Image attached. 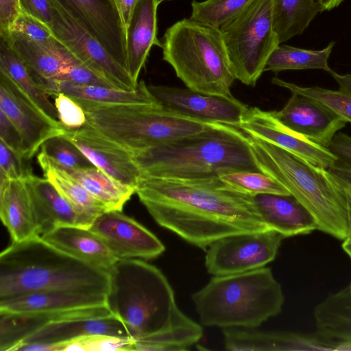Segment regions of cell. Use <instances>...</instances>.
I'll list each match as a JSON object with an SVG mask.
<instances>
[{
	"mask_svg": "<svg viewBox=\"0 0 351 351\" xmlns=\"http://www.w3.org/2000/svg\"><path fill=\"white\" fill-rule=\"evenodd\" d=\"M335 351H351V341H338Z\"/></svg>",
	"mask_w": 351,
	"mask_h": 351,
	"instance_id": "cell-53",
	"label": "cell"
},
{
	"mask_svg": "<svg viewBox=\"0 0 351 351\" xmlns=\"http://www.w3.org/2000/svg\"><path fill=\"white\" fill-rule=\"evenodd\" d=\"M328 148L339 161L351 167V136L338 132Z\"/></svg>",
	"mask_w": 351,
	"mask_h": 351,
	"instance_id": "cell-48",
	"label": "cell"
},
{
	"mask_svg": "<svg viewBox=\"0 0 351 351\" xmlns=\"http://www.w3.org/2000/svg\"><path fill=\"white\" fill-rule=\"evenodd\" d=\"M324 10H330L339 6L343 0H318Z\"/></svg>",
	"mask_w": 351,
	"mask_h": 351,
	"instance_id": "cell-52",
	"label": "cell"
},
{
	"mask_svg": "<svg viewBox=\"0 0 351 351\" xmlns=\"http://www.w3.org/2000/svg\"><path fill=\"white\" fill-rule=\"evenodd\" d=\"M158 103L165 109L191 119L239 128L248 106L234 97L202 93L189 88L149 85Z\"/></svg>",
	"mask_w": 351,
	"mask_h": 351,
	"instance_id": "cell-12",
	"label": "cell"
},
{
	"mask_svg": "<svg viewBox=\"0 0 351 351\" xmlns=\"http://www.w3.org/2000/svg\"><path fill=\"white\" fill-rule=\"evenodd\" d=\"M89 229L118 260L152 259L165 250L164 244L154 234L122 210L104 212L95 219Z\"/></svg>",
	"mask_w": 351,
	"mask_h": 351,
	"instance_id": "cell-14",
	"label": "cell"
},
{
	"mask_svg": "<svg viewBox=\"0 0 351 351\" xmlns=\"http://www.w3.org/2000/svg\"><path fill=\"white\" fill-rule=\"evenodd\" d=\"M218 177L231 188L252 197L259 194L291 195L280 183L263 172L227 169L219 171Z\"/></svg>",
	"mask_w": 351,
	"mask_h": 351,
	"instance_id": "cell-36",
	"label": "cell"
},
{
	"mask_svg": "<svg viewBox=\"0 0 351 351\" xmlns=\"http://www.w3.org/2000/svg\"><path fill=\"white\" fill-rule=\"evenodd\" d=\"M53 97L58 121L66 130H75L86 125V114L75 99L63 93Z\"/></svg>",
	"mask_w": 351,
	"mask_h": 351,
	"instance_id": "cell-41",
	"label": "cell"
},
{
	"mask_svg": "<svg viewBox=\"0 0 351 351\" xmlns=\"http://www.w3.org/2000/svg\"><path fill=\"white\" fill-rule=\"evenodd\" d=\"M43 176L84 217L92 223L105 211L106 207L95 199L71 174L40 150L37 156Z\"/></svg>",
	"mask_w": 351,
	"mask_h": 351,
	"instance_id": "cell-31",
	"label": "cell"
},
{
	"mask_svg": "<svg viewBox=\"0 0 351 351\" xmlns=\"http://www.w3.org/2000/svg\"><path fill=\"white\" fill-rule=\"evenodd\" d=\"M49 95L58 93L78 99L112 104H159L143 81L134 90H128L103 86H86L62 80L44 81L40 84ZM160 105V104H159Z\"/></svg>",
	"mask_w": 351,
	"mask_h": 351,
	"instance_id": "cell-28",
	"label": "cell"
},
{
	"mask_svg": "<svg viewBox=\"0 0 351 351\" xmlns=\"http://www.w3.org/2000/svg\"><path fill=\"white\" fill-rule=\"evenodd\" d=\"M135 340L130 337L89 335L51 343V351H117L134 350Z\"/></svg>",
	"mask_w": 351,
	"mask_h": 351,
	"instance_id": "cell-39",
	"label": "cell"
},
{
	"mask_svg": "<svg viewBox=\"0 0 351 351\" xmlns=\"http://www.w3.org/2000/svg\"><path fill=\"white\" fill-rule=\"evenodd\" d=\"M60 167L108 210H122L124 204L136 193V188L114 180L95 166L79 169Z\"/></svg>",
	"mask_w": 351,
	"mask_h": 351,
	"instance_id": "cell-32",
	"label": "cell"
},
{
	"mask_svg": "<svg viewBox=\"0 0 351 351\" xmlns=\"http://www.w3.org/2000/svg\"><path fill=\"white\" fill-rule=\"evenodd\" d=\"M75 99L86 114V125L130 152L196 134L215 123L175 113L159 104H112Z\"/></svg>",
	"mask_w": 351,
	"mask_h": 351,
	"instance_id": "cell-8",
	"label": "cell"
},
{
	"mask_svg": "<svg viewBox=\"0 0 351 351\" xmlns=\"http://www.w3.org/2000/svg\"><path fill=\"white\" fill-rule=\"evenodd\" d=\"M274 29L282 44L302 34L324 11L318 0H271Z\"/></svg>",
	"mask_w": 351,
	"mask_h": 351,
	"instance_id": "cell-34",
	"label": "cell"
},
{
	"mask_svg": "<svg viewBox=\"0 0 351 351\" xmlns=\"http://www.w3.org/2000/svg\"><path fill=\"white\" fill-rule=\"evenodd\" d=\"M236 80L255 86L267 61L280 44L274 29L271 0H254L220 27Z\"/></svg>",
	"mask_w": 351,
	"mask_h": 351,
	"instance_id": "cell-9",
	"label": "cell"
},
{
	"mask_svg": "<svg viewBox=\"0 0 351 351\" xmlns=\"http://www.w3.org/2000/svg\"><path fill=\"white\" fill-rule=\"evenodd\" d=\"M89 335L132 337L125 324L115 316L110 315L51 324L36 332L18 346L27 343H54Z\"/></svg>",
	"mask_w": 351,
	"mask_h": 351,
	"instance_id": "cell-29",
	"label": "cell"
},
{
	"mask_svg": "<svg viewBox=\"0 0 351 351\" xmlns=\"http://www.w3.org/2000/svg\"><path fill=\"white\" fill-rule=\"evenodd\" d=\"M253 199L269 228L285 238L308 234L318 230L313 217L292 195L259 194Z\"/></svg>",
	"mask_w": 351,
	"mask_h": 351,
	"instance_id": "cell-24",
	"label": "cell"
},
{
	"mask_svg": "<svg viewBox=\"0 0 351 351\" xmlns=\"http://www.w3.org/2000/svg\"><path fill=\"white\" fill-rule=\"evenodd\" d=\"M158 0H138L125 32L127 71L135 84L152 46L161 48L157 38Z\"/></svg>",
	"mask_w": 351,
	"mask_h": 351,
	"instance_id": "cell-22",
	"label": "cell"
},
{
	"mask_svg": "<svg viewBox=\"0 0 351 351\" xmlns=\"http://www.w3.org/2000/svg\"><path fill=\"white\" fill-rule=\"evenodd\" d=\"M136 193L158 224L204 250L226 237L270 230L253 197L231 188L217 176L142 178Z\"/></svg>",
	"mask_w": 351,
	"mask_h": 351,
	"instance_id": "cell-1",
	"label": "cell"
},
{
	"mask_svg": "<svg viewBox=\"0 0 351 351\" xmlns=\"http://www.w3.org/2000/svg\"><path fill=\"white\" fill-rule=\"evenodd\" d=\"M110 315L106 306L26 313L0 311V350H15L26 339L53 324Z\"/></svg>",
	"mask_w": 351,
	"mask_h": 351,
	"instance_id": "cell-19",
	"label": "cell"
},
{
	"mask_svg": "<svg viewBox=\"0 0 351 351\" xmlns=\"http://www.w3.org/2000/svg\"><path fill=\"white\" fill-rule=\"evenodd\" d=\"M343 241L341 244L342 249L351 258V236L348 237Z\"/></svg>",
	"mask_w": 351,
	"mask_h": 351,
	"instance_id": "cell-54",
	"label": "cell"
},
{
	"mask_svg": "<svg viewBox=\"0 0 351 351\" xmlns=\"http://www.w3.org/2000/svg\"><path fill=\"white\" fill-rule=\"evenodd\" d=\"M142 178L197 179L227 169L262 172L248 135L215 123L204 131L131 152Z\"/></svg>",
	"mask_w": 351,
	"mask_h": 351,
	"instance_id": "cell-3",
	"label": "cell"
},
{
	"mask_svg": "<svg viewBox=\"0 0 351 351\" xmlns=\"http://www.w3.org/2000/svg\"><path fill=\"white\" fill-rule=\"evenodd\" d=\"M57 1L127 70L125 33L118 16L108 3L101 0Z\"/></svg>",
	"mask_w": 351,
	"mask_h": 351,
	"instance_id": "cell-18",
	"label": "cell"
},
{
	"mask_svg": "<svg viewBox=\"0 0 351 351\" xmlns=\"http://www.w3.org/2000/svg\"><path fill=\"white\" fill-rule=\"evenodd\" d=\"M53 8L51 30L56 39L80 62L116 88L134 90L137 85L128 71L101 44L82 28L57 0H49Z\"/></svg>",
	"mask_w": 351,
	"mask_h": 351,
	"instance_id": "cell-11",
	"label": "cell"
},
{
	"mask_svg": "<svg viewBox=\"0 0 351 351\" xmlns=\"http://www.w3.org/2000/svg\"><path fill=\"white\" fill-rule=\"evenodd\" d=\"M248 136L261 171L280 183L310 213L318 230L339 240L351 236L349 184L327 169L269 142Z\"/></svg>",
	"mask_w": 351,
	"mask_h": 351,
	"instance_id": "cell-4",
	"label": "cell"
},
{
	"mask_svg": "<svg viewBox=\"0 0 351 351\" xmlns=\"http://www.w3.org/2000/svg\"><path fill=\"white\" fill-rule=\"evenodd\" d=\"M346 287H347V289H348V291L351 293V282H350V284L348 286H347Z\"/></svg>",
	"mask_w": 351,
	"mask_h": 351,
	"instance_id": "cell-55",
	"label": "cell"
},
{
	"mask_svg": "<svg viewBox=\"0 0 351 351\" xmlns=\"http://www.w3.org/2000/svg\"><path fill=\"white\" fill-rule=\"evenodd\" d=\"M0 141L16 154L27 159L25 146L19 131L1 111H0Z\"/></svg>",
	"mask_w": 351,
	"mask_h": 351,
	"instance_id": "cell-45",
	"label": "cell"
},
{
	"mask_svg": "<svg viewBox=\"0 0 351 351\" xmlns=\"http://www.w3.org/2000/svg\"><path fill=\"white\" fill-rule=\"evenodd\" d=\"M10 33L17 34L38 42H51L55 39L51 30L47 26L23 12L12 25Z\"/></svg>",
	"mask_w": 351,
	"mask_h": 351,
	"instance_id": "cell-44",
	"label": "cell"
},
{
	"mask_svg": "<svg viewBox=\"0 0 351 351\" xmlns=\"http://www.w3.org/2000/svg\"><path fill=\"white\" fill-rule=\"evenodd\" d=\"M40 237L61 252L101 270L108 271L118 261L89 228L61 226Z\"/></svg>",
	"mask_w": 351,
	"mask_h": 351,
	"instance_id": "cell-26",
	"label": "cell"
},
{
	"mask_svg": "<svg viewBox=\"0 0 351 351\" xmlns=\"http://www.w3.org/2000/svg\"><path fill=\"white\" fill-rule=\"evenodd\" d=\"M225 348L230 351H335L337 342L291 332L260 331L255 328H223Z\"/></svg>",
	"mask_w": 351,
	"mask_h": 351,
	"instance_id": "cell-20",
	"label": "cell"
},
{
	"mask_svg": "<svg viewBox=\"0 0 351 351\" xmlns=\"http://www.w3.org/2000/svg\"><path fill=\"white\" fill-rule=\"evenodd\" d=\"M96 167L125 184L136 189L141 178L131 152L110 141L88 125L66 130L64 134Z\"/></svg>",
	"mask_w": 351,
	"mask_h": 351,
	"instance_id": "cell-16",
	"label": "cell"
},
{
	"mask_svg": "<svg viewBox=\"0 0 351 351\" xmlns=\"http://www.w3.org/2000/svg\"><path fill=\"white\" fill-rule=\"evenodd\" d=\"M40 150L64 167L79 169L94 166L64 135L49 138L42 145Z\"/></svg>",
	"mask_w": 351,
	"mask_h": 351,
	"instance_id": "cell-40",
	"label": "cell"
},
{
	"mask_svg": "<svg viewBox=\"0 0 351 351\" xmlns=\"http://www.w3.org/2000/svg\"><path fill=\"white\" fill-rule=\"evenodd\" d=\"M335 44L332 41L322 49H306L280 44L269 56L264 72L321 69L329 73L332 69L328 59Z\"/></svg>",
	"mask_w": 351,
	"mask_h": 351,
	"instance_id": "cell-35",
	"label": "cell"
},
{
	"mask_svg": "<svg viewBox=\"0 0 351 351\" xmlns=\"http://www.w3.org/2000/svg\"><path fill=\"white\" fill-rule=\"evenodd\" d=\"M27 160L0 141V173L11 180H26L32 174Z\"/></svg>",
	"mask_w": 351,
	"mask_h": 351,
	"instance_id": "cell-42",
	"label": "cell"
},
{
	"mask_svg": "<svg viewBox=\"0 0 351 351\" xmlns=\"http://www.w3.org/2000/svg\"><path fill=\"white\" fill-rule=\"evenodd\" d=\"M106 306V294L68 290L37 291L0 300V311L26 313Z\"/></svg>",
	"mask_w": 351,
	"mask_h": 351,
	"instance_id": "cell-27",
	"label": "cell"
},
{
	"mask_svg": "<svg viewBox=\"0 0 351 351\" xmlns=\"http://www.w3.org/2000/svg\"><path fill=\"white\" fill-rule=\"evenodd\" d=\"M284 107L274 111L287 128L307 139L328 148L335 135L346 122L317 101L295 92Z\"/></svg>",
	"mask_w": 351,
	"mask_h": 351,
	"instance_id": "cell-17",
	"label": "cell"
},
{
	"mask_svg": "<svg viewBox=\"0 0 351 351\" xmlns=\"http://www.w3.org/2000/svg\"><path fill=\"white\" fill-rule=\"evenodd\" d=\"M106 304L135 340L156 351L186 350L203 336L201 325L178 306L174 291L156 266L137 258L118 260L108 271Z\"/></svg>",
	"mask_w": 351,
	"mask_h": 351,
	"instance_id": "cell-2",
	"label": "cell"
},
{
	"mask_svg": "<svg viewBox=\"0 0 351 351\" xmlns=\"http://www.w3.org/2000/svg\"><path fill=\"white\" fill-rule=\"evenodd\" d=\"M192 300L202 325L256 328L278 315L285 296L269 267L213 276Z\"/></svg>",
	"mask_w": 351,
	"mask_h": 351,
	"instance_id": "cell-6",
	"label": "cell"
},
{
	"mask_svg": "<svg viewBox=\"0 0 351 351\" xmlns=\"http://www.w3.org/2000/svg\"><path fill=\"white\" fill-rule=\"evenodd\" d=\"M0 217L12 242L39 236L26 180H11L0 173Z\"/></svg>",
	"mask_w": 351,
	"mask_h": 351,
	"instance_id": "cell-25",
	"label": "cell"
},
{
	"mask_svg": "<svg viewBox=\"0 0 351 351\" xmlns=\"http://www.w3.org/2000/svg\"><path fill=\"white\" fill-rule=\"evenodd\" d=\"M21 14L19 0H0V34L6 40L16 19Z\"/></svg>",
	"mask_w": 351,
	"mask_h": 351,
	"instance_id": "cell-47",
	"label": "cell"
},
{
	"mask_svg": "<svg viewBox=\"0 0 351 351\" xmlns=\"http://www.w3.org/2000/svg\"><path fill=\"white\" fill-rule=\"evenodd\" d=\"M3 40L29 69L38 84L58 80L63 69L75 58L56 38L45 43L10 33Z\"/></svg>",
	"mask_w": 351,
	"mask_h": 351,
	"instance_id": "cell-23",
	"label": "cell"
},
{
	"mask_svg": "<svg viewBox=\"0 0 351 351\" xmlns=\"http://www.w3.org/2000/svg\"><path fill=\"white\" fill-rule=\"evenodd\" d=\"M329 73L339 85V90L351 95V73L340 75L331 70Z\"/></svg>",
	"mask_w": 351,
	"mask_h": 351,
	"instance_id": "cell-51",
	"label": "cell"
},
{
	"mask_svg": "<svg viewBox=\"0 0 351 351\" xmlns=\"http://www.w3.org/2000/svg\"><path fill=\"white\" fill-rule=\"evenodd\" d=\"M58 80L80 85L116 88L112 83L84 65L76 58L63 69Z\"/></svg>",
	"mask_w": 351,
	"mask_h": 351,
	"instance_id": "cell-43",
	"label": "cell"
},
{
	"mask_svg": "<svg viewBox=\"0 0 351 351\" xmlns=\"http://www.w3.org/2000/svg\"><path fill=\"white\" fill-rule=\"evenodd\" d=\"M169 1V0H158V1L160 3L162 1Z\"/></svg>",
	"mask_w": 351,
	"mask_h": 351,
	"instance_id": "cell-56",
	"label": "cell"
},
{
	"mask_svg": "<svg viewBox=\"0 0 351 351\" xmlns=\"http://www.w3.org/2000/svg\"><path fill=\"white\" fill-rule=\"evenodd\" d=\"M239 128L250 136L274 144L318 167L328 169L338 161L328 148L307 139L285 125L274 111L248 107Z\"/></svg>",
	"mask_w": 351,
	"mask_h": 351,
	"instance_id": "cell-15",
	"label": "cell"
},
{
	"mask_svg": "<svg viewBox=\"0 0 351 351\" xmlns=\"http://www.w3.org/2000/svg\"><path fill=\"white\" fill-rule=\"evenodd\" d=\"M285 237L274 230L232 235L206 250L205 267L213 276L241 274L273 261Z\"/></svg>",
	"mask_w": 351,
	"mask_h": 351,
	"instance_id": "cell-10",
	"label": "cell"
},
{
	"mask_svg": "<svg viewBox=\"0 0 351 351\" xmlns=\"http://www.w3.org/2000/svg\"><path fill=\"white\" fill-rule=\"evenodd\" d=\"M271 83L311 97L325 106L346 123H351V95L340 90H331L319 86L304 87L273 77Z\"/></svg>",
	"mask_w": 351,
	"mask_h": 351,
	"instance_id": "cell-38",
	"label": "cell"
},
{
	"mask_svg": "<svg viewBox=\"0 0 351 351\" xmlns=\"http://www.w3.org/2000/svg\"><path fill=\"white\" fill-rule=\"evenodd\" d=\"M0 111L19 131L26 158H32L49 138L64 135L66 129L40 110L5 73L0 71Z\"/></svg>",
	"mask_w": 351,
	"mask_h": 351,
	"instance_id": "cell-13",
	"label": "cell"
},
{
	"mask_svg": "<svg viewBox=\"0 0 351 351\" xmlns=\"http://www.w3.org/2000/svg\"><path fill=\"white\" fill-rule=\"evenodd\" d=\"M21 12L29 15L47 26L53 23V8L49 0H19Z\"/></svg>",
	"mask_w": 351,
	"mask_h": 351,
	"instance_id": "cell-46",
	"label": "cell"
},
{
	"mask_svg": "<svg viewBox=\"0 0 351 351\" xmlns=\"http://www.w3.org/2000/svg\"><path fill=\"white\" fill-rule=\"evenodd\" d=\"M108 271L76 259L40 236L12 242L0 254V300L47 291L106 294Z\"/></svg>",
	"mask_w": 351,
	"mask_h": 351,
	"instance_id": "cell-5",
	"label": "cell"
},
{
	"mask_svg": "<svg viewBox=\"0 0 351 351\" xmlns=\"http://www.w3.org/2000/svg\"><path fill=\"white\" fill-rule=\"evenodd\" d=\"M333 175L347 182L351 186V167L340 161H337L328 169Z\"/></svg>",
	"mask_w": 351,
	"mask_h": 351,
	"instance_id": "cell-50",
	"label": "cell"
},
{
	"mask_svg": "<svg viewBox=\"0 0 351 351\" xmlns=\"http://www.w3.org/2000/svg\"><path fill=\"white\" fill-rule=\"evenodd\" d=\"M316 335L329 341H351V293L347 287L329 294L313 311Z\"/></svg>",
	"mask_w": 351,
	"mask_h": 351,
	"instance_id": "cell-30",
	"label": "cell"
},
{
	"mask_svg": "<svg viewBox=\"0 0 351 351\" xmlns=\"http://www.w3.org/2000/svg\"><path fill=\"white\" fill-rule=\"evenodd\" d=\"M0 71L7 74L25 95L47 117L60 122L57 111L49 99V95L42 89L33 73L23 60L1 38Z\"/></svg>",
	"mask_w": 351,
	"mask_h": 351,
	"instance_id": "cell-33",
	"label": "cell"
},
{
	"mask_svg": "<svg viewBox=\"0 0 351 351\" xmlns=\"http://www.w3.org/2000/svg\"><path fill=\"white\" fill-rule=\"evenodd\" d=\"M163 60L187 88L202 93L233 97L236 80L220 28L183 19L163 36Z\"/></svg>",
	"mask_w": 351,
	"mask_h": 351,
	"instance_id": "cell-7",
	"label": "cell"
},
{
	"mask_svg": "<svg viewBox=\"0 0 351 351\" xmlns=\"http://www.w3.org/2000/svg\"><path fill=\"white\" fill-rule=\"evenodd\" d=\"M26 182L40 237L61 226L89 228L92 222L78 213L47 178L32 174Z\"/></svg>",
	"mask_w": 351,
	"mask_h": 351,
	"instance_id": "cell-21",
	"label": "cell"
},
{
	"mask_svg": "<svg viewBox=\"0 0 351 351\" xmlns=\"http://www.w3.org/2000/svg\"><path fill=\"white\" fill-rule=\"evenodd\" d=\"M254 1L193 0L190 18L220 28L242 13Z\"/></svg>",
	"mask_w": 351,
	"mask_h": 351,
	"instance_id": "cell-37",
	"label": "cell"
},
{
	"mask_svg": "<svg viewBox=\"0 0 351 351\" xmlns=\"http://www.w3.org/2000/svg\"><path fill=\"white\" fill-rule=\"evenodd\" d=\"M138 1V0H106L107 3L118 16L125 33L134 8Z\"/></svg>",
	"mask_w": 351,
	"mask_h": 351,
	"instance_id": "cell-49",
	"label": "cell"
}]
</instances>
